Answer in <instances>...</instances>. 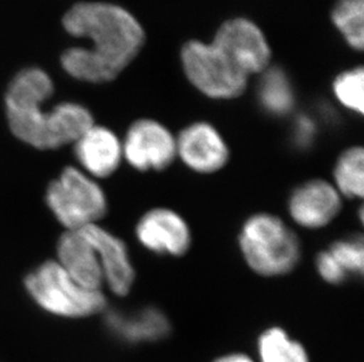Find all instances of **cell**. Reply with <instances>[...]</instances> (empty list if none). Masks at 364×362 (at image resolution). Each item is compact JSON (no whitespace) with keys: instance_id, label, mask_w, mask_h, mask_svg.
I'll use <instances>...</instances> for the list:
<instances>
[{"instance_id":"obj_1","label":"cell","mask_w":364,"mask_h":362,"mask_svg":"<svg viewBox=\"0 0 364 362\" xmlns=\"http://www.w3.org/2000/svg\"><path fill=\"white\" fill-rule=\"evenodd\" d=\"M63 24L70 35L92 41V48H69L62 57L66 72L84 82L114 80L144 43L139 23L112 4H77L66 12Z\"/></svg>"},{"instance_id":"obj_2","label":"cell","mask_w":364,"mask_h":362,"mask_svg":"<svg viewBox=\"0 0 364 362\" xmlns=\"http://www.w3.org/2000/svg\"><path fill=\"white\" fill-rule=\"evenodd\" d=\"M238 241L247 266L261 277H282L296 268L301 260L299 236L282 219L270 213L247 218Z\"/></svg>"},{"instance_id":"obj_3","label":"cell","mask_w":364,"mask_h":362,"mask_svg":"<svg viewBox=\"0 0 364 362\" xmlns=\"http://www.w3.org/2000/svg\"><path fill=\"white\" fill-rule=\"evenodd\" d=\"M25 287L39 307L64 318H84L107 306L100 290L82 287L57 261L44 263L28 274Z\"/></svg>"},{"instance_id":"obj_4","label":"cell","mask_w":364,"mask_h":362,"mask_svg":"<svg viewBox=\"0 0 364 362\" xmlns=\"http://www.w3.org/2000/svg\"><path fill=\"white\" fill-rule=\"evenodd\" d=\"M53 84L41 69H26L18 73L6 92L7 120L12 133L26 144L50 150L48 112L43 104L52 96Z\"/></svg>"},{"instance_id":"obj_5","label":"cell","mask_w":364,"mask_h":362,"mask_svg":"<svg viewBox=\"0 0 364 362\" xmlns=\"http://www.w3.org/2000/svg\"><path fill=\"white\" fill-rule=\"evenodd\" d=\"M46 202L55 218L68 231L96 224L107 212L103 190L90 175L76 168H68L46 191Z\"/></svg>"},{"instance_id":"obj_6","label":"cell","mask_w":364,"mask_h":362,"mask_svg":"<svg viewBox=\"0 0 364 362\" xmlns=\"http://www.w3.org/2000/svg\"><path fill=\"white\" fill-rule=\"evenodd\" d=\"M186 73L197 89L216 99L240 96L247 77L215 45L190 41L182 52Z\"/></svg>"},{"instance_id":"obj_7","label":"cell","mask_w":364,"mask_h":362,"mask_svg":"<svg viewBox=\"0 0 364 362\" xmlns=\"http://www.w3.org/2000/svg\"><path fill=\"white\" fill-rule=\"evenodd\" d=\"M122 148L125 160L139 172L163 171L177 157L175 138L155 120H138L132 124Z\"/></svg>"},{"instance_id":"obj_8","label":"cell","mask_w":364,"mask_h":362,"mask_svg":"<svg viewBox=\"0 0 364 362\" xmlns=\"http://www.w3.org/2000/svg\"><path fill=\"white\" fill-rule=\"evenodd\" d=\"M136 236L141 246L156 254L182 256L189 251L193 236L189 225L173 209L157 207L138 220Z\"/></svg>"},{"instance_id":"obj_9","label":"cell","mask_w":364,"mask_h":362,"mask_svg":"<svg viewBox=\"0 0 364 362\" xmlns=\"http://www.w3.org/2000/svg\"><path fill=\"white\" fill-rule=\"evenodd\" d=\"M213 45L245 75L259 72L268 65V44L259 28L251 21H228L217 32Z\"/></svg>"},{"instance_id":"obj_10","label":"cell","mask_w":364,"mask_h":362,"mask_svg":"<svg viewBox=\"0 0 364 362\" xmlns=\"http://www.w3.org/2000/svg\"><path fill=\"white\" fill-rule=\"evenodd\" d=\"M176 150L183 164L200 175H213L228 164L230 150L220 132L210 124L186 127L176 139Z\"/></svg>"},{"instance_id":"obj_11","label":"cell","mask_w":364,"mask_h":362,"mask_svg":"<svg viewBox=\"0 0 364 362\" xmlns=\"http://www.w3.org/2000/svg\"><path fill=\"white\" fill-rule=\"evenodd\" d=\"M342 209L340 192L322 179L299 185L289 197L288 211L292 220L304 229H320L329 225Z\"/></svg>"},{"instance_id":"obj_12","label":"cell","mask_w":364,"mask_h":362,"mask_svg":"<svg viewBox=\"0 0 364 362\" xmlns=\"http://www.w3.org/2000/svg\"><path fill=\"white\" fill-rule=\"evenodd\" d=\"M92 245L100 259L104 283L116 295L124 297L134 286V265L123 240L97 224L78 229Z\"/></svg>"},{"instance_id":"obj_13","label":"cell","mask_w":364,"mask_h":362,"mask_svg":"<svg viewBox=\"0 0 364 362\" xmlns=\"http://www.w3.org/2000/svg\"><path fill=\"white\" fill-rule=\"evenodd\" d=\"M75 154L84 173L91 178H107L119 168L123 148L112 131L93 125L75 143Z\"/></svg>"},{"instance_id":"obj_14","label":"cell","mask_w":364,"mask_h":362,"mask_svg":"<svg viewBox=\"0 0 364 362\" xmlns=\"http://www.w3.org/2000/svg\"><path fill=\"white\" fill-rule=\"evenodd\" d=\"M57 254V263L73 280L82 287L100 290L104 279L100 259L80 231H66L59 239Z\"/></svg>"},{"instance_id":"obj_15","label":"cell","mask_w":364,"mask_h":362,"mask_svg":"<svg viewBox=\"0 0 364 362\" xmlns=\"http://www.w3.org/2000/svg\"><path fill=\"white\" fill-rule=\"evenodd\" d=\"M107 325L112 334L130 344L157 341L170 331L166 315L155 307L130 313L110 312L107 317Z\"/></svg>"},{"instance_id":"obj_16","label":"cell","mask_w":364,"mask_h":362,"mask_svg":"<svg viewBox=\"0 0 364 362\" xmlns=\"http://www.w3.org/2000/svg\"><path fill=\"white\" fill-rule=\"evenodd\" d=\"M92 126V116L89 109L80 104H59L48 112L50 150L76 143Z\"/></svg>"},{"instance_id":"obj_17","label":"cell","mask_w":364,"mask_h":362,"mask_svg":"<svg viewBox=\"0 0 364 362\" xmlns=\"http://www.w3.org/2000/svg\"><path fill=\"white\" fill-rule=\"evenodd\" d=\"M257 346L261 362H309L302 344L290 338L281 327H272L263 331Z\"/></svg>"},{"instance_id":"obj_18","label":"cell","mask_w":364,"mask_h":362,"mask_svg":"<svg viewBox=\"0 0 364 362\" xmlns=\"http://www.w3.org/2000/svg\"><path fill=\"white\" fill-rule=\"evenodd\" d=\"M364 153L362 147H351L341 154L333 168L335 187L341 195L361 198L364 185Z\"/></svg>"},{"instance_id":"obj_19","label":"cell","mask_w":364,"mask_h":362,"mask_svg":"<svg viewBox=\"0 0 364 362\" xmlns=\"http://www.w3.org/2000/svg\"><path fill=\"white\" fill-rule=\"evenodd\" d=\"M259 100L262 106L272 116H284L292 109V89L281 70H272L263 77L259 85Z\"/></svg>"},{"instance_id":"obj_20","label":"cell","mask_w":364,"mask_h":362,"mask_svg":"<svg viewBox=\"0 0 364 362\" xmlns=\"http://www.w3.org/2000/svg\"><path fill=\"white\" fill-rule=\"evenodd\" d=\"M363 0H341L333 11V21L354 48H363Z\"/></svg>"},{"instance_id":"obj_21","label":"cell","mask_w":364,"mask_h":362,"mask_svg":"<svg viewBox=\"0 0 364 362\" xmlns=\"http://www.w3.org/2000/svg\"><path fill=\"white\" fill-rule=\"evenodd\" d=\"M330 254L341 268L350 275H362L364 266L363 243L361 238L338 240L330 246Z\"/></svg>"},{"instance_id":"obj_22","label":"cell","mask_w":364,"mask_h":362,"mask_svg":"<svg viewBox=\"0 0 364 362\" xmlns=\"http://www.w3.org/2000/svg\"><path fill=\"white\" fill-rule=\"evenodd\" d=\"M335 94L344 106L363 113V70L344 73L335 82Z\"/></svg>"},{"instance_id":"obj_23","label":"cell","mask_w":364,"mask_h":362,"mask_svg":"<svg viewBox=\"0 0 364 362\" xmlns=\"http://www.w3.org/2000/svg\"><path fill=\"white\" fill-rule=\"evenodd\" d=\"M317 272L328 284L340 285L348 279V274L341 268L329 251L321 252L316 258Z\"/></svg>"},{"instance_id":"obj_24","label":"cell","mask_w":364,"mask_h":362,"mask_svg":"<svg viewBox=\"0 0 364 362\" xmlns=\"http://www.w3.org/2000/svg\"><path fill=\"white\" fill-rule=\"evenodd\" d=\"M294 143L299 148H308L313 145L316 137V126L308 116L297 119L294 128Z\"/></svg>"},{"instance_id":"obj_25","label":"cell","mask_w":364,"mask_h":362,"mask_svg":"<svg viewBox=\"0 0 364 362\" xmlns=\"http://www.w3.org/2000/svg\"><path fill=\"white\" fill-rule=\"evenodd\" d=\"M213 362H254L242 353H231V354H227V356H220L218 359L215 360Z\"/></svg>"}]
</instances>
